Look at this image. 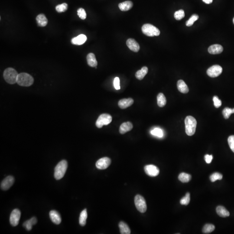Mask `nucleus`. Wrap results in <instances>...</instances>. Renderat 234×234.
<instances>
[{
  "label": "nucleus",
  "mask_w": 234,
  "mask_h": 234,
  "mask_svg": "<svg viewBox=\"0 0 234 234\" xmlns=\"http://www.w3.org/2000/svg\"><path fill=\"white\" fill-rule=\"evenodd\" d=\"M18 74L13 68H8L4 70V78L5 81L9 84H13L17 83Z\"/></svg>",
  "instance_id": "20e7f679"
},
{
  "label": "nucleus",
  "mask_w": 234,
  "mask_h": 234,
  "mask_svg": "<svg viewBox=\"0 0 234 234\" xmlns=\"http://www.w3.org/2000/svg\"><path fill=\"white\" fill-rule=\"evenodd\" d=\"M21 212L18 209H14L10 215V222L11 225L16 226L18 225L21 218Z\"/></svg>",
  "instance_id": "6e6552de"
},
{
  "label": "nucleus",
  "mask_w": 234,
  "mask_h": 234,
  "mask_svg": "<svg viewBox=\"0 0 234 234\" xmlns=\"http://www.w3.org/2000/svg\"><path fill=\"white\" fill-rule=\"evenodd\" d=\"M177 87L178 90L182 93H187L189 91L188 87L182 80H179L177 82Z\"/></svg>",
  "instance_id": "4be33fe9"
},
{
  "label": "nucleus",
  "mask_w": 234,
  "mask_h": 234,
  "mask_svg": "<svg viewBox=\"0 0 234 234\" xmlns=\"http://www.w3.org/2000/svg\"><path fill=\"white\" fill-rule=\"evenodd\" d=\"M228 141L231 150L234 153V135L229 136L228 139Z\"/></svg>",
  "instance_id": "58836bf2"
},
{
  "label": "nucleus",
  "mask_w": 234,
  "mask_h": 234,
  "mask_svg": "<svg viewBox=\"0 0 234 234\" xmlns=\"http://www.w3.org/2000/svg\"><path fill=\"white\" fill-rule=\"evenodd\" d=\"M223 48L220 44H214L209 47L208 52L211 54H218L222 53Z\"/></svg>",
  "instance_id": "dca6fc26"
},
{
  "label": "nucleus",
  "mask_w": 234,
  "mask_h": 234,
  "mask_svg": "<svg viewBox=\"0 0 234 234\" xmlns=\"http://www.w3.org/2000/svg\"><path fill=\"white\" fill-rule=\"evenodd\" d=\"M213 159V157L212 155H210L209 154H207L205 156V160L206 162L207 163H211Z\"/></svg>",
  "instance_id": "79ce46f5"
},
{
  "label": "nucleus",
  "mask_w": 234,
  "mask_h": 234,
  "mask_svg": "<svg viewBox=\"0 0 234 234\" xmlns=\"http://www.w3.org/2000/svg\"><path fill=\"white\" fill-rule=\"evenodd\" d=\"M190 200V193H186V196L180 200V203L181 205L186 206L189 204Z\"/></svg>",
  "instance_id": "473e14b6"
},
{
  "label": "nucleus",
  "mask_w": 234,
  "mask_h": 234,
  "mask_svg": "<svg viewBox=\"0 0 234 234\" xmlns=\"http://www.w3.org/2000/svg\"><path fill=\"white\" fill-rule=\"evenodd\" d=\"M68 167V163L66 160H63L56 166L54 171V177L56 180L60 179L64 176Z\"/></svg>",
  "instance_id": "f03ea898"
},
{
  "label": "nucleus",
  "mask_w": 234,
  "mask_h": 234,
  "mask_svg": "<svg viewBox=\"0 0 234 234\" xmlns=\"http://www.w3.org/2000/svg\"><path fill=\"white\" fill-rule=\"evenodd\" d=\"M87 61L88 64L91 67H96L98 65V62L96 59L95 54L93 53H90L87 55Z\"/></svg>",
  "instance_id": "6ab92c4d"
},
{
  "label": "nucleus",
  "mask_w": 234,
  "mask_h": 234,
  "mask_svg": "<svg viewBox=\"0 0 234 234\" xmlns=\"http://www.w3.org/2000/svg\"><path fill=\"white\" fill-rule=\"evenodd\" d=\"M175 18L176 20H181L185 17V13L183 10H179L175 12L174 15Z\"/></svg>",
  "instance_id": "c9c22d12"
},
{
  "label": "nucleus",
  "mask_w": 234,
  "mask_h": 234,
  "mask_svg": "<svg viewBox=\"0 0 234 234\" xmlns=\"http://www.w3.org/2000/svg\"><path fill=\"white\" fill-rule=\"evenodd\" d=\"M215 229V226L211 224H207L205 225L202 228V232L204 234L210 233L213 232Z\"/></svg>",
  "instance_id": "c756f323"
},
{
  "label": "nucleus",
  "mask_w": 234,
  "mask_h": 234,
  "mask_svg": "<svg viewBox=\"0 0 234 234\" xmlns=\"http://www.w3.org/2000/svg\"><path fill=\"white\" fill-rule=\"evenodd\" d=\"M133 4L131 1H125L118 4L119 9L123 12L129 11L132 8Z\"/></svg>",
  "instance_id": "412c9836"
},
{
  "label": "nucleus",
  "mask_w": 234,
  "mask_h": 234,
  "mask_svg": "<svg viewBox=\"0 0 234 234\" xmlns=\"http://www.w3.org/2000/svg\"><path fill=\"white\" fill-rule=\"evenodd\" d=\"M151 134L153 135L156 136L159 138L163 136V132L162 130L160 128H155L151 131Z\"/></svg>",
  "instance_id": "e433bc0d"
},
{
  "label": "nucleus",
  "mask_w": 234,
  "mask_h": 234,
  "mask_svg": "<svg viewBox=\"0 0 234 234\" xmlns=\"http://www.w3.org/2000/svg\"><path fill=\"white\" fill-rule=\"evenodd\" d=\"M14 178L13 176H7L2 181L1 184V188L2 190H7L13 185Z\"/></svg>",
  "instance_id": "f8f14e48"
},
{
  "label": "nucleus",
  "mask_w": 234,
  "mask_h": 234,
  "mask_svg": "<svg viewBox=\"0 0 234 234\" xmlns=\"http://www.w3.org/2000/svg\"><path fill=\"white\" fill-rule=\"evenodd\" d=\"M178 179L182 183H188L191 179V176L188 174L182 173L179 175Z\"/></svg>",
  "instance_id": "c85d7f7f"
},
{
  "label": "nucleus",
  "mask_w": 234,
  "mask_h": 234,
  "mask_svg": "<svg viewBox=\"0 0 234 234\" xmlns=\"http://www.w3.org/2000/svg\"><path fill=\"white\" fill-rule=\"evenodd\" d=\"M186 133L188 136H192L195 134L197 127V122L194 117L188 116L185 120Z\"/></svg>",
  "instance_id": "f257e3e1"
},
{
  "label": "nucleus",
  "mask_w": 234,
  "mask_h": 234,
  "mask_svg": "<svg viewBox=\"0 0 234 234\" xmlns=\"http://www.w3.org/2000/svg\"><path fill=\"white\" fill-rule=\"evenodd\" d=\"M199 19V16L197 14H193L188 21L186 22V25L188 27L193 25L194 22Z\"/></svg>",
  "instance_id": "72a5a7b5"
},
{
  "label": "nucleus",
  "mask_w": 234,
  "mask_h": 234,
  "mask_svg": "<svg viewBox=\"0 0 234 234\" xmlns=\"http://www.w3.org/2000/svg\"><path fill=\"white\" fill-rule=\"evenodd\" d=\"M111 163V160L107 157L99 159L96 163V166L99 170H104L108 168Z\"/></svg>",
  "instance_id": "9d476101"
},
{
  "label": "nucleus",
  "mask_w": 234,
  "mask_h": 234,
  "mask_svg": "<svg viewBox=\"0 0 234 234\" xmlns=\"http://www.w3.org/2000/svg\"><path fill=\"white\" fill-rule=\"evenodd\" d=\"M34 78L32 76L26 73H21L18 74L17 83L22 86L28 87L34 83Z\"/></svg>",
  "instance_id": "7ed1b4c3"
},
{
  "label": "nucleus",
  "mask_w": 234,
  "mask_h": 234,
  "mask_svg": "<svg viewBox=\"0 0 234 234\" xmlns=\"http://www.w3.org/2000/svg\"><path fill=\"white\" fill-rule=\"evenodd\" d=\"M134 102V100L131 98L124 99L118 102V105L121 109H125L131 106Z\"/></svg>",
  "instance_id": "4468645a"
},
{
  "label": "nucleus",
  "mask_w": 234,
  "mask_h": 234,
  "mask_svg": "<svg viewBox=\"0 0 234 234\" xmlns=\"http://www.w3.org/2000/svg\"><path fill=\"white\" fill-rule=\"evenodd\" d=\"M234 113V109H230L229 108H225L222 111V114L225 119L229 118L232 114Z\"/></svg>",
  "instance_id": "7c9ffc66"
},
{
  "label": "nucleus",
  "mask_w": 234,
  "mask_h": 234,
  "mask_svg": "<svg viewBox=\"0 0 234 234\" xmlns=\"http://www.w3.org/2000/svg\"><path fill=\"white\" fill-rule=\"evenodd\" d=\"M222 72V68L218 65L212 66L207 70V74L211 77L215 78L220 75Z\"/></svg>",
  "instance_id": "1a4fd4ad"
},
{
  "label": "nucleus",
  "mask_w": 234,
  "mask_h": 234,
  "mask_svg": "<svg viewBox=\"0 0 234 234\" xmlns=\"http://www.w3.org/2000/svg\"><path fill=\"white\" fill-rule=\"evenodd\" d=\"M157 102H158V105L160 107H163L166 104V98L162 93H159L157 96Z\"/></svg>",
  "instance_id": "cd10ccee"
},
{
  "label": "nucleus",
  "mask_w": 234,
  "mask_h": 234,
  "mask_svg": "<svg viewBox=\"0 0 234 234\" xmlns=\"http://www.w3.org/2000/svg\"><path fill=\"white\" fill-rule=\"evenodd\" d=\"M37 223V219L35 217L30 219L26 221L23 224V226L28 231H30L32 229V226L35 225Z\"/></svg>",
  "instance_id": "393cba45"
},
{
  "label": "nucleus",
  "mask_w": 234,
  "mask_h": 234,
  "mask_svg": "<svg viewBox=\"0 0 234 234\" xmlns=\"http://www.w3.org/2000/svg\"><path fill=\"white\" fill-rule=\"evenodd\" d=\"M120 231L122 234H131V230L128 225L123 222H120L119 223Z\"/></svg>",
  "instance_id": "a878e982"
},
{
  "label": "nucleus",
  "mask_w": 234,
  "mask_h": 234,
  "mask_svg": "<svg viewBox=\"0 0 234 234\" xmlns=\"http://www.w3.org/2000/svg\"><path fill=\"white\" fill-rule=\"evenodd\" d=\"M142 31L144 35L148 37L158 36L160 35V31L158 29L150 24H147L143 25Z\"/></svg>",
  "instance_id": "39448f33"
},
{
  "label": "nucleus",
  "mask_w": 234,
  "mask_h": 234,
  "mask_svg": "<svg viewBox=\"0 0 234 234\" xmlns=\"http://www.w3.org/2000/svg\"><path fill=\"white\" fill-rule=\"evenodd\" d=\"M233 23H234V18H233Z\"/></svg>",
  "instance_id": "c03bdc74"
},
{
  "label": "nucleus",
  "mask_w": 234,
  "mask_h": 234,
  "mask_svg": "<svg viewBox=\"0 0 234 234\" xmlns=\"http://www.w3.org/2000/svg\"><path fill=\"white\" fill-rule=\"evenodd\" d=\"M36 21L38 25L40 27H45L48 23V20L45 15L40 14L36 17Z\"/></svg>",
  "instance_id": "aec40b11"
},
{
  "label": "nucleus",
  "mask_w": 234,
  "mask_h": 234,
  "mask_svg": "<svg viewBox=\"0 0 234 234\" xmlns=\"http://www.w3.org/2000/svg\"><path fill=\"white\" fill-rule=\"evenodd\" d=\"M135 203L138 210L141 213H145L147 209V204L145 198L140 195H136L135 197Z\"/></svg>",
  "instance_id": "423d86ee"
},
{
  "label": "nucleus",
  "mask_w": 234,
  "mask_h": 234,
  "mask_svg": "<svg viewBox=\"0 0 234 234\" xmlns=\"http://www.w3.org/2000/svg\"><path fill=\"white\" fill-rule=\"evenodd\" d=\"M114 88L116 90L120 89L121 87L120 86V79L118 77L115 78L114 80Z\"/></svg>",
  "instance_id": "a19ab883"
},
{
  "label": "nucleus",
  "mask_w": 234,
  "mask_h": 234,
  "mask_svg": "<svg viewBox=\"0 0 234 234\" xmlns=\"http://www.w3.org/2000/svg\"><path fill=\"white\" fill-rule=\"evenodd\" d=\"M87 216L88 214L86 209H85L81 212L80 216H79V223L80 225L84 226L86 225Z\"/></svg>",
  "instance_id": "bb28decb"
},
{
  "label": "nucleus",
  "mask_w": 234,
  "mask_h": 234,
  "mask_svg": "<svg viewBox=\"0 0 234 234\" xmlns=\"http://www.w3.org/2000/svg\"><path fill=\"white\" fill-rule=\"evenodd\" d=\"M126 44L130 50L134 52H138L140 50V46L137 42L133 39H128L126 41Z\"/></svg>",
  "instance_id": "ddd939ff"
},
{
  "label": "nucleus",
  "mask_w": 234,
  "mask_h": 234,
  "mask_svg": "<svg viewBox=\"0 0 234 234\" xmlns=\"http://www.w3.org/2000/svg\"><path fill=\"white\" fill-rule=\"evenodd\" d=\"M216 211L217 214L221 217L225 218L230 215L229 212L222 206H218L216 208Z\"/></svg>",
  "instance_id": "5701e85b"
},
{
  "label": "nucleus",
  "mask_w": 234,
  "mask_h": 234,
  "mask_svg": "<svg viewBox=\"0 0 234 234\" xmlns=\"http://www.w3.org/2000/svg\"><path fill=\"white\" fill-rule=\"evenodd\" d=\"M214 104L215 108H220L222 105V101L219 99V98L217 96H214L213 98Z\"/></svg>",
  "instance_id": "ea45409f"
},
{
  "label": "nucleus",
  "mask_w": 234,
  "mask_h": 234,
  "mask_svg": "<svg viewBox=\"0 0 234 234\" xmlns=\"http://www.w3.org/2000/svg\"><path fill=\"white\" fill-rule=\"evenodd\" d=\"M86 40L87 37L86 35H80L72 39L71 42L74 45H81L84 44Z\"/></svg>",
  "instance_id": "f3484780"
},
{
  "label": "nucleus",
  "mask_w": 234,
  "mask_h": 234,
  "mask_svg": "<svg viewBox=\"0 0 234 234\" xmlns=\"http://www.w3.org/2000/svg\"><path fill=\"white\" fill-rule=\"evenodd\" d=\"M212 1L213 0H202V1L204 2L207 4H210L212 3Z\"/></svg>",
  "instance_id": "37998d69"
},
{
  "label": "nucleus",
  "mask_w": 234,
  "mask_h": 234,
  "mask_svg": "<svg viewBox=\"0 0 234 234\" xmlns=\"http://www.w3.org/2000/svg\"><path fill=\"white\" fill-rule=\"evenodd\" d=\"M148 69L146 66L142 67L140 70H138L135 74V76L137 79L141 80L144 78L145 76L148 73Z\"/></svg>",
  "instance_id": "b1692460"
},
{
  "label": "nucleus",
  "mask_w": 234,
  "mask_h": 234,
  "mask_svg": "<svg viewBox=\"0 0 234 234\" xmlns=\"http://www.w3.org/2000/svg\"><path fill=\"white\" fill-rule=\"evenodd\" d=\"M78 15L82 20H85L86 18V11L83 8H80L77 10Z\"/></svg>",
  "instance_id": "4c0bfd02"
},
{
  "label": "nucleus",
  "mask_w": 234,
  "mask_h": 234,
  "mask_svg": "<svg viewBox=\"0 0 234 234\" xmlns=\"http://www.w3.org/2000/svg\"><path fill=\"white\" fill-rule=\"evenodd\" d=\"M133 126L130 122H128L123 123L120 126L119 132L121 134H125L128 131H131L133 128Z\"/></svg>",
  "instance_id": "a211bd4d"
},
{
  "label": "nucleus",
  "mask_w": 234,
  "mask_h": 234,
  "mask_svg": "<svg viewBox=\"0 0 234 234\" xmlns=\"http://www.w3.org/2000/svg\"><path fill=\"white\" fill-rule=\"evenodd\" d=\"M222 179V175L219 173H215L210 176V179L212 182H214L217 180H221Z\"/></svg>",
  "instance_id": "f704fd0d"
},
{
  "label": "nucleus",
  "mask_w": 234,
  "mask_h": 234,
  "mask_svg": "<svg viewBox=\"0 0 234 234\" xmlns=\"http://www.w3.org/2000/svg\"><path fill=\"white\" fill-rule=\"evenodd\" d=\"M50 217L53 222L59 225L61 222V217L60 214L55 210H52L50 212Z\"/></svg>",
  "instance_id": "2eb2a0df"
},
{
  "label": "nucleus",
  "mask_w": 234,
  "mask_h": 234,
  "mask_svg": "<svg viewBox=\"0 0 234 234\" xmlns=\"http://www.w3.org/2000/svg\"><path fill=\"white\" fill-rule=\"evenodd\" d=\"M112 121V117L108 114H101L96 122V126L98 128H100L104 125H107Z\"/></svg>",
  "instance_id": "0eeeda50"
},
{
  "label": "nucleus",
  "mask_w": 234,
  "mask_h": 234,
  "mask_svg": "<svg viewBox=\"0 0 234 234\" xmlns=\"http://www.w3.org/2000/svg\"><path fill=\"white\" fill-rule=\"evenodd\" d=\"M145 172L149 176L155 177L158 175L160 170L156 166L153 165H148L145 166Z\"/></svg>",
  "instance_id": "9b49d317"
},
{
  "label": "nucleus",
  "mask_w": 234,
  "mask_h": 234,
  "mask_svg": "<svg viewBox=\"0 0 234 234\" xmlns=\"http://www.w3.org/2000/svg\"><path fill=\"white\" fill-rule=\"evenodd\" d=\"M67 9H68V4L65 3L57 5L55 7V10L59 13L66 12Z\"/></svg>",
  "instance_id": "2f4dec72"
}]
</instances>
